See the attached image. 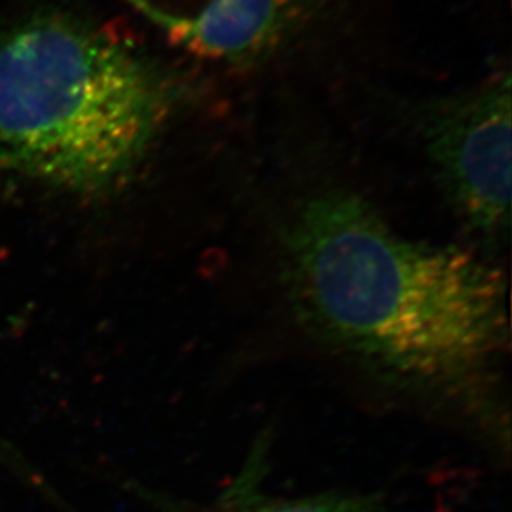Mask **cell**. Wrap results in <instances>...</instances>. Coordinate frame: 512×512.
<instances>
[{"label":"cell","mask_w":512,"mask_h":512,"mask_svg":"<svg viewBox=\"0 0 512 512\" xmlns=\"http://www.w3.org/2000/svg\"><path fill=\"white\" fill-rule=\"evenodd\" d=\"M302 329L380 382L469 418H494L511 352L508 281L459 246L401 236L365 199H305L282 234Z\"/></svg>","instance_id":"obj_1"},{"label":"cell","mask_w":512,"mask_h":512,"mask_svg":"<svg viewBox=\"0 0 512 512\" xmlns=\"http://www.w3.org/2000/svg\"><path fill=\"white\" fill-rule=\"evenodd\" d=\"M173 108L168 78L105 30L34 15L0 35V166L70 193L123 183Z\"/></svg>","instance_id":"obj_2"},{"label":"cell","mask_w":512,"mask_h":512,"mask_svg":"<svg viewBox=\"0 0 512 512\" xmlns=\"http://www.w3.org/2000/svg\"><path fill=\"white\" fill-rule=\"evenodd\" d=\"M421 136L446 198L471 231L508 237L511 226V77L426 105Z\"/></svg>","instance_id":"obj_3"},{"label":"cell","mask_w":512,"mask_h":512,"mask_svg":"<svg viewBox=\"0 0 512 512\" xmlns=\"http://www.w3.org/2000/svg\"><path fill=\"white\" fill-rule=\"evenodd\" d=\"M184 49L218 62L236 27L237 0H126Z\"/></svg>","instance_id":"obj_4"},{"label":"cell","mask_w":512,"mask_h":512,"mask_svg":"<svg viewBox=\"0 0 512 512\" xmlns=\"http://www.w3.org/2000/svg\"><path fill=\"white\" fill-rule=\"evenodd\" d=\"M264 448H257L236 481L201 512H397L378 493H324L277 498L262 488Z\"/></svg>","instance_id":"obj_5"}]
</instances>
